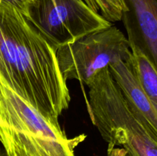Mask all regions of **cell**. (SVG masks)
<instances>
[{
	"mask_svg": "<svg viewBox=\"0 0 157 156\" xmlns=\"http://www.w3.org/2000/svg\"><path fill=\"white\" fill-rule=\"evenodd\" d=\"M84 2L94 12L110 22L122 21L127 7L124 0H84Z\"/></svg>",
	"mask_w": 157,
	"mask_h": 156,
	"instance_id": "9c48e42d",
	"label": "cell"
},
{
	"mask_svg": "<svg viewBox=\"0 0 157 156\" xmlns=\"http://www.w3.org/2000/svg\"><path fill=\"white\" fill-rule=\"evenodd\" d=\"M131 54L127 36L113 24L61 46L56 52L64 80H75L86 86L100 70L119 59L129 61Z\"/></svg>",
	"mask_w": 157,
	"mask_h": 156,
	"instance_id": "5b68a950",
	"label": "cell"
},
{
	"mask_svg": "<svg viewBox=\"0 0 157 156\" xmlns=\"http://www.w3.org/2000/svg\"><path fill=\"white\" fill-rule=\"evenodd\" d=\"M108 67L132 110L157 140V113L133 72L131 58L127 61L117 60Z\"/></svg>",
	"mask_w": 157,
	"mask_h": 156,
	"instance_id": "52a82bcc",
	"label": "cell"
},
{
	"mask_svg": "<svg viewBox=\"0 0 157 156\" xmlns=\"http://www.w3.org/2000/svg\"><path fill=\"white\" fill-rule=\"evenodd\" d=\"M56 52L18 8L0 5V74L41 114L58 121L71 95Z\"/></svg>",
	"mask_w": 157,
	"mask_h": 156,
	"instance_id": "6da1fadb",
	"label": "cell"
},
{
	"mask_svg": "<svg viewBox=\"0 0 157 156\" xmlns=\"http://www.w3.org/2000/svg\"><path fill=\"white\" fill-rule=\"evenodd\" d=\"M0 156H8L6 152L5 151L4 148H2V147H0Z\"/></svg>",
	"mask_w": 157,
	"mask_h": 156,
	"instance_id": "8fae6325",
	"label": "cell"
},
{
	"mask_svg": "<svg viewBox=\"0 0 157 156\" xmlns=\"http://www.w3.org/2000/svg\"><path fill=\"white\" fill-rule=\"evenodd\" d=\"M122 21L129 41L136 44L157 72V0H124Z\"/></svg>",
	"mask_w": 157,
	"mask_h": 156,
	"instance_id": "8992f818",
	"label": "cell"
},
{
	"mask_svg": "<svg viewBox=\"0 0 157 156\" xmlns=\"http://www.w3.org/2000/svg\"><path fill=\"white\" fill-rule=\"evenodd\" d=\"M25 16L56 50L113 24L84 0H28Z\"/></svg>",
	"mask_w": 157,
	"mask_h": 156,
	"instance_id": "277c9868",
	"label": "cell"
},
{
	"mask_svg": "<svg viewBox=\"0 0 157 156\" xmlns=\"http://www.w3.org/2000/svg\"><path fill=\"white\" fill-rule=\"evenodd\" d=\"M87 87L90 119L107 144L134 156H157V140L129 105L109 67L96 73Z\"/></svg>",
	"mask_w": 157,
	"mask_h": 156,
	"instance_id": "3957f363",
	"label": "cell"
},
{
	"mask_svg": "<svg viewBox=\"0 0 157 156\" xmlns=\"http://www.w3.org/2000/svg\"><path fill=\"white\" fill-rule=\"evenodd\" d=\"M86 138L67 137L58 121L41 114L0 74V142L8 156H76Z\"/></svg>",
	"mask_w": 157,
	"mask_h": 156,
	"instance_id": "7a4b0ae2",
	"label": "cell"
},
{
	"mask_svg": "<svg viewBox=\"0 0 157 156\" xmlns=\"http://www.w3.org/2000/svg\"><path fill=\"white\" fill-rule=\"evenodd\" d=\"M130 44L132 68L157 113V72L139 47L130 41Z\"/></svg>",
	"mask_w": 157,
	"mask_h": 156,
	"instance_id": "ba28073f",
	"label": "cell"
},
{
	"mask_svg": "<svg viewBox=\"0 0 157 156\" xmlns=\"http://www.w3.org/2000/svg\"><path fill=\"white\" fill-rule=\"evenodd\" d=\"M124 156H134V155H133V154H132L130 152H129V151H127V153H126L125 155Z\"/></svg>",
	"mask_w": 157,
	"mask_h": 156,
	"instance_id": "7c38bea8",
	"label": "cell"
},
{
	"mask_svg": "<svg viewBox=\"0 0 157 156\" xmlns=\"http://www.w3.org/2000/svg\"><path fill=\"white\" fill-rule=\"evenodd\" d=\"M127 150L124 148H117V146L108 144L107 146V156H124Z\"/></svg>",
	"mask_w": 157,
	"mask_h": 156,
	"instance_id": "30bf717a",
	"label": "cell"
}]
</instances>
